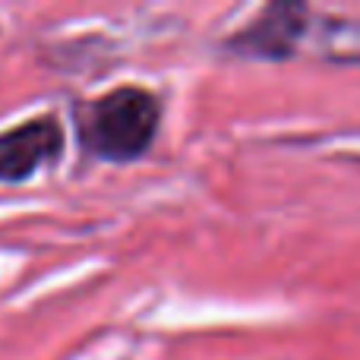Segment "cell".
I'll list each match as a JSON object with an SVG mask.
<instances>
[{"instance_id":"obj_1","label":"cell","mask_w":360,"mask_h":360,"mask_svg":"<svg viewBox=\"0 0 360 360\" xmlns=\"http://www.w3.org/2000/svg\"><path fill=\"white\" fill-rule=\"evenodd\" d=\"M162 127V105L149 89L117 86L86 111L79 127L82 146L101 162H136L152 149Z\"/></svg>"},{"instance_id":"obj_2","label":"cell","mask_w":360,"mask_h":360,"mask_svg":"<svg viewBox=\"0 0 360 360\" xmlns=\"http://www.w3.org/2000/svg\"><path fill=\"white\" fill-rule=\"evenodd\" d=\"M310 29V10L304 4H269L247 29L228 38V51L253 60H285L297 54Z\"/></svg>"},{"instance_id":"obj_3","label":"cell","mask_w":360,"mask_h":360,"mask_svg":"<svg viewBox=\"0 0 360 360\" xmlns=\"http://www.w3.org/2000/svg\"><path fill=\"white\" fill-rule=\"evenodd\" d=\"M63 124L54 114H41L13 130L0 133V180L4 184H22L44 165L57 162L63 152Z\"/></svg>"},{"instance_id":"obj_4","label":"cell","mask_w":360,"mask_h":360,"mask_svg":"<svg viewBox=\"0 0 360 360\" xmlns=\"http://www.w3.org/2000/svg\"><path fill=\"white\" fill-rule=\"evenodd\" d=\"M313 51L329 63H360V19L319 16L307 29Z\"/></svg>"},{"instance_id":"obj_5","label":"cell","mask_w":360,"mask_h":360,"mask_svg":"<svg viewBox=\"0 0 360 360\" xmlns=\"http://www.w3.org/2000/svg\"><path fill=\"white\" fill-rule=\"evenodd\" d=\"M326 152L332 158H342L348 165H357L360 168V130L351 133H335V136L326 139Z\"/></svg>"}]
</instances>
